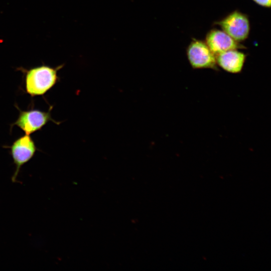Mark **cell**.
Wrapping results in <instances>:
<instances>
[{
	"mask_svg": "<svg viewBox=\"0 0 271 271\" xmlns=\"http://www.w3.org/2000/svg\"><path fill=\"white\" fill-rule=\"evenodd\" d=\"M63 66L52 68L42 65L27 70L25 78L27 92L32 96L44 94L58 81L57 71Z\"/></svg>",
	"mask_w": 271,
	"mask_h": 271,
	"instance_id": "1",
	"label": "cell"
},
{
	"mask_svg": "<svg viewBox=\"0 0 271 271\" xmlns=\"http://www.w3.org/2000/svg\"><path fill=\"white\" fill-rule=\"evenodd\" d=\"M222 30L236 41L239 42L246 39L250 31L249 21L247 16L234 11L222 20L215 22Z\"/></svg>",
	"mask_w": 271,
	"mask_h": 271,
	"instance_id": "2",
	"label": "cell"
},
{
	"mask_svg": "<svg viewBox=\"0 0 271 271\" xmlns=\"http://www.w3.org/2000/svg\"><path fill=\"white\" fill-rule=\"evenodd\" d=\"M186 52L188 61L193 69L218 70L215 55L204 42L193 39Z\"/></svg>",
	"mask_w": 271,
	"mask_h": 271,
	"instance_id": "3",
	"label": "cell"
},
{
	"mask_svg": "<svg viewBox=\"0 0 271 271\" xmlns=\"http://www.w3.org/2000/svg\"><path fill=\"white\" fill-rule=\"evenodd\" d=\"M10 148L14 163L16 166L12 178L13 182H15L21 167L33 157L36 147L30 136L26 134L15 141Z\"/></svg>",
	"mask_w": 271,
	"mask_h": 271,
	"instance_id": "4",
	"label": "cell"
},
{
	"mask_svg": "<svg viewBox=\"0 0 271 271\" xmlns=\"http://www.w3.org/2000/svg\"><path fill=\"white\" fill-rule=\"evenodd\" d=\"M50 120L55 122L52 119L49 111L44 112L36 109L20 110L17 120L13 124L19 127L26 134L30 135L40 129Z\"/></svg>",
	"mask_w": 271,
	"mask_h": 271,
	"instance_id": "5",
	"label": "cell"
},
{
	"mask_svg": "<svg viewBox=\"0 0 271 271\" xmlns=\"http://www.w3.org/2000/svg\"><path fill=\"white\" fill-rule=\"evenodd\" d=\"M205 43L215 56L230 50L246 48L223 31L216 29L208 32Z\"/></svg>",
	"mask_w": 271,
	"mask_h": 271,
	"instance_id": "6",
	"label": "cell"
},
{
	"mask_svg": "<svg viewBox=\"0 0 271 271\" xmlns=\"http://www.w3.org/2000/svg\"><path fill=\"white\" fill-rule=\"evenodd\" d=\"M217 65L224 71L233 74L241 72L246 55L237 49L228 50L215 56Z\"/></svg>",
	"mask_w": 271,
	"mask_h": 271,
	"instance_id": "7",
	"label": "cell"
},
{
	"mask_svg": "<svg viewBox=\"0 0 271 271\" xmlns=\"http://www.w3.org/2000/svg\"><path fill=\"white\" fill-rule=\"evenodd\" d=\"M258 5L266 8H270V0H253Z\"/></svg>",
	"mask_w": 271,
	"mask_h": 271,
	"instance_id": "8",
	"label": "cell"
}]
</instances>
